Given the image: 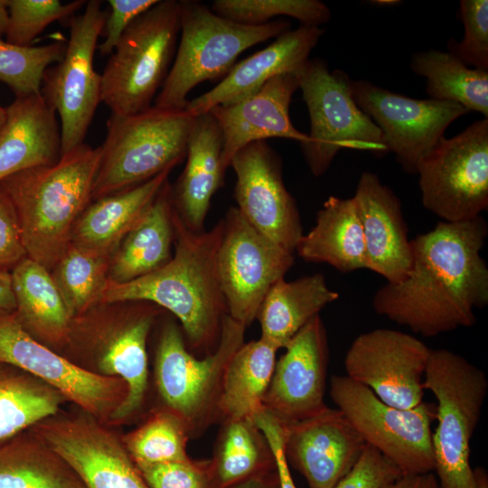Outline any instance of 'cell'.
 I'll return each instance as SVG.
<instances>
[{
    "label": "cell",
    "instance_id": "obj_13",
    "mask_svg": "<svg viewBox=\"0 0 488 488\" xmlns=\"http://www.w3.org/2000/svg\"><path fill=\"white\" fill-rule=\"evenodd\" d=\"M83 14L69 21L70 38L63 58L43 75L41 93L61 119V155L83 144L101 102V75L93 66L98 40L108 11L101 1H87Z\"/></svg>",
    "mask_w": 488,
    "mask_h": 488
},
{
    "label": "cell",
    "instance_id": "obj_7",
    "mask_svg": "<svg viewBox=\"0 0 488 488\" xmlns=\"http://www.w3.org/2000/svg\"><path fill=\"white\" fill-rule=\"evenodd\" d=\"M424 389L437 400L432 446L439 488H475L470 444L488 391L486 374L456 352L431 350Z\"/></svg>",
    "mask_w": 488,
    "mask_h": 488
},
{
    "label": "cell",
    "instance_id": "obj_15",
    "mask_svg": "<svg viewBox=\"0 0 488 488\" xmlns=\"http://www.w3.org/2000/svg\"><path fill=\"white\" fill-rule=\"evenodd\" d=\"M0 362L47 383L103 423L110 421L127 396L122 380L96 374L72 362L27 333L14 312L2 310Z\"/></svg>",
    "mask_w": 488,
    "mask_h": 488
},
{
    "label": "cell",
    "instance_id": "obj_43",
    "mask_svg": "<svg viewBox=\"0 0 488 488\" xmlns=\"http://www.w3.org/2000/svg\"><path fill=\"white\" fill-rule=\"evenodd\" d=\"M137 468L150 488H212L209 460L191 458Z\"/></svg>",
    "mask_w": 488,
    "mask_h": 488
},
{
    "label": "cell",
    "instance_id": "obj_22",
    "mask_svg": "<svg viewBox=\"0 0 488 488\" xmlns=\"http://www.w3.org/2000/svg\"><path fill=\"white\" fill-rule=\"evenodd\" d=\"M299 89L296 74L273 77L256 92L230 104L216 106L209 113L222 136L221 164L226 171L233 156L244 146L271 137L307 140V134L291 122L289 107Z\"/></svg>",
    "mask_w": 488,
    "mask_h": 488
},
{
    "label": "cell",
    "instance_id": "obj_51",
    "mask_svg": "<svg viewBox=\"0 0 488 488\" xmlns=\"http://www.w3.org/2000/svg\"><path fill=\"white\" fill-rule=\"evenodd\" d=\"M8 24L7 0H0V40L5 34Z\"/></svg>",
    "mask_w": 488,
    "mask_h": 488
},
{
    "label": "cell",
    "instance_id": "obj_39",
    "mask_svg": "<svg viewBox=\"0 0 488 488\" xmlns=\"http://www.w3.org/2000/svg\"><path fill=\"white\" fill-rule=\"evenodd\" d=\"M67 42L20 46L0 40V80L15 97L41 93L45 70L64 56Z\"/></svg>",
    "mask_w": 488,
    "mask_h": 488
},
{
    "label": "cell",
    "instance_id": "obj_30",
    "mask_svg": "<svg viewBox=\"0 0 488 488\" xmlns=\"http://www.w3.org/2000/svg\"><path fill=\"white\" fill-rule=\"evenodd\" d=\"M295 252L307 262L326 263L341 273L367 268L362 228L352 198L328 197Z\"/></svg>",
    "mask_w": 488,
    "mask_h": 488
},
{
    "label": "cell",
    "instance_id": "obj_16",
    "mask_svg": "<svg viewBox=\"0 0 488 488\" xmlns=\"http://www.w3.org/2000/svg\"><path fill=\"white\" fill-rule=\"evenodd\" d=\"M352 95L407 174H417L419 163L445 137L446 128L468 113L455 103L410 98L363 80H352Z\"/></svg>",
    "mask_w": 488,
    "mask_h": 488
},
{
    "label": "cell",
    "instance_id": "obj_53",
    "mask_svg": "<svg viewBox=\"0 0 488 488\" xmlns=\"http://www.w3.org/2000/svg\"><path fill=\"white\" fill-rule=\"evenodd\" d=\"M5 118H6L5 108H3L0 106V131L5 122Z\"/></svg>",
    "mask_w": 488,
    "mask_h": 488
},
{
    "label": "cell",
    "instance_id": "obj_33",
    "mask_svg": "<svg viewBox=\"0 0 488 488\" xmlns=\"http://www.w3.org/2000/svg\"><path fill=\"white\" fill-rule=\"evenodd\" d=\"M0 488H85L30 428L0 444Z\"/></svg>",
    "mask_w": 488,
    "mask_h": 488
},
{
    "label": "cell",
    "instance_id": "obj_35",
    "mask_svg": "<svg viewBox=\"0 0 488 488\" xmlns=\"http://www.w3.org/2000/svg\"><path fill=\"white\" fill-rule=\"evenodd\" d=\"M411 70L426 79L429 99L458 104L488 118V70L471 68L449 52L414 53Z\"/></svg>",
    "mask_w": 488,
    "mask_h": 488
},
{
    "label": "cell",
    "instance_id": "obj_41",
    "mask_svg": "<svg viewBox=\"0 0 488 488\" xmlns=\"http://www.w3.org/2000/svg\"><path fill=\"white\" fill-rule=\"evenodd\" d=\"M86 3L84 0L67 4L58 0H7L5 41L15 45L30 46L50 23L70 18Z\"/></svg>",
    "mask_w": 488,
    "mask_h": 488
},
{
    "label": "cell",
    "instance_id": "obj_32",
    "mask_svg": "<svg viewBox=\"0 0 488 488\" xmlns=\"http://www.w3.org/2000/svg\"><path fill=\"white\" fill-rule=\"evenodd\" d=\"M277 348L259 338L243 343L229 361L221 380L220 420L253 418L263 400L276 365Z\"/></svg>",
    "mask_w": 488,
    "mask_h": 488
},
{
    "label": "cell",
    "instance_id": "obj_27",
    "mask_svg": "<svg viewBox=\"0 0 488 488\" xmlns=\"http://www.w3.org/2000/svg\"><path fill=\"white\" fill-rule=\"evenodd\" d=\"M173 169L130 189L92 201L72 230L70 243L111 257L168 182Z\"/></svg>",
    "mask_w": 488,
    "mask_h": 488
},
{
    "label": "cell",
    "instance_id": "obj_49",
    "mask_svg": "<svg viewBox=\"0 0 488 488\" xmlns=\"http://www.w3.org/2000/svg\"><path fill=\"white\" fill-rule=\"evenodd\" d=\"M227 488H280V484L275 468L232 484Z\"/></svg>",
    "mask_w": 488,
    "mask_h": 488
},
{
    "label": "cell",
    "instance_id": "obj_3",
    "mask_svg": "<svg viewBox=\"0 0 488 488\" xmlns=\"http://www.w3.org/2000/svg\"><path fill=\"white\" fill-rule=\"evenodd\" d=\"M100 159V146L83 143L52 165L26 169L0 182L16 211L27 258L50 272L92 202Z\"/></svg>",
    "mask_w": 488,
    "mask_h": 488
},
{
    "label": "cell",
    "instance_id": "obj_11",
    "mask_svg": "<svg viewBox=\"0 0 488 488\" xmlns=\"http://www.w3.org/2000/svg\"><path fill=\"white\" fill-rule=\"evenodd\" d=\"M330 396L366 444L403 474L434 472L431 423L436 407L431 403L422 401L408 409L395 408L346 375L331 378Z\"/></svg>",
    "mask_w": 488,
    "mask_h": 488
},
{
    "label": "cell",
    "instance_id": "obj_26",
    "mask_svg": "<svg viewBox=\"0 0 488 488\" xmlns=\"http://www.w3.org/2000/svg\"><path fill=\"white\" fill-rule=\"evenodd\" d=\"M222 136L210 114L196 116L187 145L186 164L171 186V202L183 223L194 232L204 230L211 201L223 185Z\"/></svg>",
    "mask_w": 488,
    "mask_h": 488
},
{
    "label": "cell",
    "instance_id": "obj_4",
    "mask_svg": "<svg viewBox=\"0 0 488 488\" xmlns=\"http://www.w3.org/2000/svg\"><path fill=\"white\" fill-rule=\"evenodd\" d=\"M164 310L145 301L101 303L71 320L67 345L72 362L127 385V396L110 421H127L142 410L148 387L146 343Z\"/></svg>",
    "mask_w": 488,
    "mask_h": 488
},
{
    "label": "cell",
    "instance_id": "obj_12",
    "mask_svg": "<svg viewBox=\"0 0 488 488\" xmlns=\"http://www.w3.org/2000/svg\"><path fill=\"white\" fill-rule=\"evenodd\" d=\"M423 206L442 221L474 220L488 209V118L443 137L419 163Z\"/></svg>",
    "mask_w": 488,
    "mask_h": 488
},
{
    "label": "cell",
    "instance_id": "obj_20",
    "mask_svg": "<svg viewBox=\"0 0 488 488\" xmlns=\"http://www.w3.org/2000/svg\"><path fill=\"white\" fill-rule=\"evenodd\" d=\"M284 349L276 361L263 409L281 423H291L327 408L324 393L329 347L320 315L301 328Z\"/></svg>",
    "mask_w": 488,
    "mask_h": 488
},
{
    "label": "cell",
    "instance_id": "obj_23",
    "mask_svg": "<svg viewBox=\"0 0 488 488\" xmlns=\"http://www.w3.org/2000/svg\"><path fill=\"white\" fill-rule=\"evenodd\" d=\"M352 200L362 228L367 269L388 283L401 281L410 270L412 252L399 197L376 174L364 171Z\"/></svg>",
    "mask_w": 488,
    "mask_h": 488
},
{
    "label": "cell",
    "instance_id": "obj_38",
    "mask_svg": "<svg viewBox=\"0 0 488 488\" xmlns=\"http://www.w3.org/2000/svg\"><path fill=\"white\" fill-rule=\"evenodd\" d=\"M189 432L183 421L172 411L155 408L136 429L122 436L136 465L187 461Z\"/></svg>",
    "mask_w": 488,
    "mask_h": 488
},
{
    "label": "cell",
    "instance_id": "obj_5",
    "mask_svg": "<svg viewBox=\"0 0 488 488\" xmlns=\"http://www.w3.org/2000/svg\"><path fill=\"white\" fill-rule=\"evenodd\" d=\"M195 117L185 109L151 106L132 115L110 114L91 199L139 185L186 156Z\"/></svg>",
    "mask_w": 488,
    "mask_h": 488
},
{
    "label": "cell",
    "instance_id": "obj_1",
    "mask_svg": "<svg viewBox=\"0 0 488 488\" xmlns=\"http://www.w3.org/2000/svg\"><path fill=\"white\" fill-rule=\"evenodd\" d=\"M487 234L479 216L439 221L418 235L410 240L409 272L375 292L374 311L424 337L473 326L474 310L488 304V267L481 254Z\"/></svg>",
    "mask_w": 488,
    "mask_h": 488
},
{
    "label": "cell",
    "instance_id": "obj_46",
    "mask_svg": "<svg viewBox=\"0 0 488 488\" xmlns=\"http://www.w3.org/2000/svg\"><path fill=\"white\" fill-rule=\"evenodd\" d=\"M159 0H109V11L103 33L105 40L98 45L101 55H110L124 32L140 14Z\"/></svg>",
    "mask_w": 488,
    "mask_h": 488
},
{
    "label": "cell",
    "instance_id": "obj_2",
    "mask_svg": "<svg viewBox=\"0 0 488 488\" xmlns=\"http://www.w3.org/2000/svg\"><path fill=\"white\" fill-rule=\"evenodd\" d=\"M174 251L159 269L126 283H108L101 303L145 301L180 323L190 352L203 356L219 343L228 314L218 273L223 220L208 231L189 230L174 210Z\"/></svg>",
    "mask_w": 488,
    "mask_h": 488
},
{
    "label": "cell",
    "instance_id": "obj_8",
    "mask_svg": "<svg viewBox=\"0 0 488 488\" xmlns=\"http://www.w3.org/2000/svg\"><path fill=\"white\" fill-rule=\"evenodd\" d=\"M246 327L224 317L216 350L198 358L187 348L174 320L160 331L155 355V384L164 408L185 424L190 437L201 436L220 420L222 376L233 353L244 343Z\"/></svg>",
    "mask_w": 488,
    "mask_h": 488
},
{
    "label": "cell",
    "instance_id": "obj_36",
    "mask_svg": "<svg viewBox=\"0 0 488 488\" xmlns=\"http://www.w3.org/2000/svg\"><path fill=\"white\" fill-rule=\"evenodd\" d=\"M65 401L47 383L0 362V444L57 414Z\"/></svg>",
    "mask_w": 488,
    "mask_h": 488
},
{
    "label": "cell",
    "instance_id": "obj_37",
    "mask_svg": "<svg viewBox=\"0 0 488 488\" xmlns=\"http://www.w3.org/2000/svg\"><path fill=\"white\" fill-rule=\"evenodd\" d=\"M110 258L70 243L51 270L72 318L101 304Z\"/></svg>",
    "mask_w": 488,
    "mask_h": 488
},
{
    "label": "cell",
    "instance_id": "obj_9",
    "mask_svg": "<svg viewBox=\"0 0 488 488\" xmlns=\"http://www.w3.org/2000/svg\"><path fill=\"white\" fill-rule=\"evenodd\" d=\"M181 5L158 1L124 32L101 75V102L118 116L152 105L176 52Z\"/></svg>",
    "mask_w": 488,
    "mask_h": 488
},
{
    "label": "cell",
    "instance_id": "obj_19",
    "mask_svg": "<svg viewBox=\"0 0 488 488\" xmlns=\"http://www.w3.org/2000/svg\"><path fill=\"white\" fill-rule=\"evenodd\" d=\"M236 175L237 209L255 230L295 253L304 235L299 211L286 188L282 162L266 142L257 141L241 148L231 159Z\"/></svg>",
    "mask_w": 488,
    "mask_h": 488
},
{
    "label": "cell",
    "instance_id": "obj_25",
    "mask_svg": "<svg viewBox=\"0 0 488 488\" xmlns=\"http://www.w3.org/2000/svg\"><path fill=\"white\" fill-rule=\"evenodd\" d=\"M5 111L0 131V182L59 161L61 141L56 111L42 93L16 97Z\"/></svg>",
    "mask_w": 488,
    "mask_h": 488
},
{
    "label": "cell",
    "instance_id": "obj_42",
    "mask_svg": "<svg viewBox=\"0 0 488 488\" xmlns=\"http://www.w3.org/2000/svg\"><path fill=\"white\" fill-rule=\"evenodd\" d=\"M459 11L465 34L460 42L451 39L447 52L471 68L488 70V1L461 0Z\"/></svg>",
    "mask_w": 488,
    "mask_h": 488
},
{
    "label": "cell",
    "instance_id": "obj_50",
    "mask_svg": "<svg viewBox=\"0 0 488 488\" xmlns=\"http://www.w3.org/2000/svg\"><path fill=\"white\" fill-rule=\"evenodd\" d=\"M0 310L14 312L15 300L10 271L0 270Z\"/></svg>",
    "mask_w": 488,
    "mask_h": 488
},
{
    "label": "cell",
    "instance_id": "obj_52",
    "mask_svg": "<svg viewBox=\"0 0 488 488\" xmlns=\"http://www.w3.org/2000/svg\"><path fill=\"white\" fill-rule=\"evenodd\" d=\"M475 479V488H488V475L485 469L482 467L474 470Z\"/></svg>",
    "mask_w": 488,
    "mask_h": 488
},
{
    "label": "cell",
    "instance_id": "obj_17",
    "mask_svg": "<svg viewBox=\"0 0 488 488\" xmlns=\"http://www.w3.org/2000/svg\"><path fill=\"white\" fill-rule=\"evenodd\" d=\"M30 429L70 466L85 488H150L122 436L84 411L58 412Z\"/></svg>",
    "mask_w": 488,
    "mask_h": 488
},
{
    "label": "cell",
    "instance_id": "obj_10",
    "mask_svg": "<svg viewBox=\"0 0 488 488\" xmlns=\"http://www.w3.org/2000/svg\"><path fill=\"white\" fill-rule=\"evenodd\" d=\"M296 75L310 117L300 147L314 176L324 174L343 149L389 153L381 131L356 104L352 80L343 70L330 71L326 61L313 59Z\"/></svg>",
    "mask_w": 488,
    "mask_h": 488
},
{
    "label": "cell",
    "instance_id": "obj_40",
    "mask_svg": "<svg viewBox=\"0 0 488 488\" xmlns=\"http://www.w3.org/2000/svg\"><path fill=\"white\" fill-rule=\"evenodd\" d=\"M211 11L244 24H263L277 16H289L303 25L319 26L331 19V11L318 0H215Z\"/></svg>",
    "mask_w": 488,
    "mask_h": 488
},
{
    "label": "cell",
    "instance_id": "obj_18",
    "mask_svg": "<svg viewBox=\"0 0 488 488\" xmlns=\"http://www.w3.org/2000/svg\"><path fill=\"white\" fill-rule=\"evenodd\" d=\"M430 348L418 338L379 328L358 335L346 352V376L369 388L381 401L412 408L423 400Z\"/></svg>",
    "mask_w": 488,
    "mask_h": 488
},
{
    "label": "cell",
    "instance_id": "obj_34",
    "mask_svg": "<svg viewBox=\"0 0 488 488\" xmlns=\"http://www.w3.org/2000/svg\"><path fill=\"white\" fill-rule=\"evenodd\" d=\"M208 460L212 488H227L276 468L269 444L253 418L222 421Z\"/></svg>",
    "mask_w": 488,
    "mask_h": 488
},
{
    "label": "cell",
    "instance_id": "obj_29",
    "mask_svg": "<svg viewBox=\"0 0 488 488\" xmlns=\"http://www.w3.org/2000/svg\"><path fill=\"white\" fill-rule=\"evenodd\" d=\"M174 207L168 182L110 258L108 278L126 283L148 275L170 261L174 242Z\"/></svg>",
    "mask_w": 488,
    "mask_h": 488
},
{
    "label": "cell",
    "instance_id": "obj_48",
    "mask_svg": "<svg viewBox=\"0 0 488 488\" xmlns=\"http://www.w3.org/2000/svg\"><path fill=\"white\" fill-rule=\"evenodd\" d=\"M382 488H439L433 472L421 474H404Z\"/></svg>",
    "mask_w": 488,
    "mask_h": 488
},
{
    "label": "cell",
    "instance_id": "obj_47",
    "mask_svg": "<svg viewBox=\"0 0 488 488\" xmlns=\"http://www.w3.org/2000/svg\"><path fill=\"white\" fill-rule=\"evenodd\" d=\"M253 420L266 436L272 450L280 488H296L284 451L281 423L264 409L257 414Z\"/></svg>",
    "mask_w": 488,
    "mask_h": 488
},
{
    "label": "cell",
    "instance_id": "obj_24",
    "mask_svg": "<svg viewBox=\"0 0 488 488\" xmlns=\"http://www.w3.org/2000/svg\"><path fill=\"white\" fill-rule=\"evenodd\" d=\"M324 32L320 26L303 24L286 31L266 48L236 63L214 88L189 100L185 110L194 117L206 114L216 106L256 92L277 75L296 74L309 60Z\"/></svg>",
    "mask_w": 488,
    "mask_h": 488
},
{
    "label": "cell",
    "instance_id": "obj_44",
    "mask_svg": "<svg viewBox=\"0 0 488 488\" xmlns=\"http://www.w3.org/2000/svg\"><path fill=\"white\" fill-rule=\"evenodd\" d=\"M402 475L390 460L366 445L355 465L333 488H382Z\"/></svg>",
    "mask_w": 488,
    "mask_h": 488
},
{
    "label": "cell",
    "instance_id": "obj_28",
    "mask_svg": "<svg viewBox=\"0 0 488 488\" xmlns=\"http://www.w3.org/2000/svg\"><path fill=\"white\" fill-rule=\"evenodd\" d=\"M11 276L14 313L20 324L46 346L64 349L72 317L51 272L26 257L12 269Z\"/></svg>",
    "mask_w": 488,
    "mask_h": 488
},
{
    "label": "cell",
    "instance_id": "obj_21",
    "mask_svg": "<svg viewBox=\"0 0 488 488\" xmlns=\"http://www.w3.org/2000/svg\"><path fill=\"white\" fill-rule=\"evenodd\" d=\"M281 427L287 463L305 478L309 488H333L355 465L367 445L338 408L327 407Z\"/></svg>",
    "mask_w": 488,
    "mask_h": 488
},
{
    "label": "cell",
    "instance_id": "obj_31",
    "mask_svg": "<svg viewBox=\"0 0 488 488\" xmlns=\"http://www.w3.org/2000/svg\"><path fill=\"white\" fill-rule=\"evenodd\" d=\"M338 298V292L329 288L321 273L292 281L279 279L267 292L257 316L260 338L278 350L285 348L301 328Z\"/></svg>",
    "mask_w": 488,
    "mask_h": 488
},
{
    "label": "cell",
    "instance_id": "obj_6",
    "mask_svg": "<svg viewBox=\"0 0 488 488\" xmlns=\"http://www.w3.org/2000/svg\"><path fill=\"white\" fill-rule=\"evenodd\" d=\"M180 42L154 106L185 109L187 96L205 80L224 78L237 57L253 45L290 30L286 20L244 24L222 17L197 1H180Z\"/></svg>",
    "mask_w": 488,
    "mask_h": 488
},
{
    "label": "cell",
    "instance_id": "obj_45",
    "mask_svg": "<svg viewBox=\"0 0 488 488\" xmlns=\"http://www.w3.org/2000/svg\"><path fill=\"white\" fill-rule=\"evenodd\" d=\"M26 257L16 211L0 186V270L11 272Z\"/></svg>",
    "mask_w": 488,
    "mask_h": 488
},
{
    "label": "cell",
    "instance_id": "obj_14",
    "mask_svg": "<svg viewBox=\"0 0 488 488\" xmlns=\"http://www.w3.org/2000/svg\"><path fill=\"white\" fill-rule=\"evenodd\" d=\"M223 220L218 273L228 315L245 327L257 319L272 286L291 268L294 253L255 230L236 207Z\"/></svg>",
    "mask_w": 488,
    "mask_h": 488
}]
</instances>
